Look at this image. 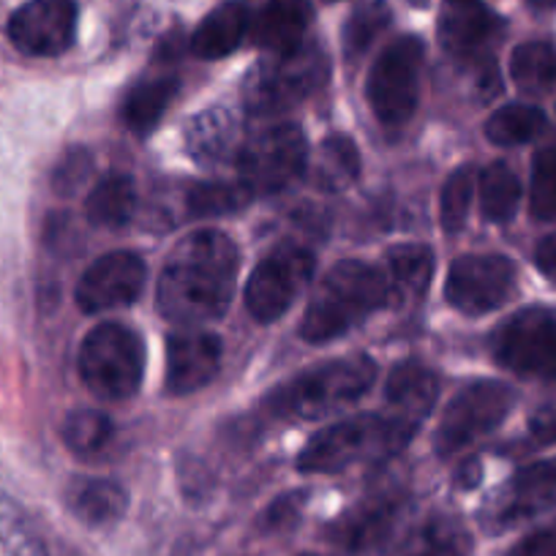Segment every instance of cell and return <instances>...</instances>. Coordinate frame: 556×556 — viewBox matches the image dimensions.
<instances>
[{"label": "cell", "instance_id": "1", "mask_svg": "<svg viewBox=\"0 0 556 556\" xmlns=\"http://www.w3.org/2000/svg\"><path fill=\"white\" fill-rule=\"evenodd\" d=\"M238 276V249L218 229H200L175 243L156 285V306L178 325L216 323L229 308Z\"/></svg>", "mask_w": 556, "mask_h": 556}, {"label": "cell", "instance_id": "2", "mask_svg": "<svg viewBox=\"0 0 556 556\" xmlns=\"http://www.w3.org/2000/svg\"><path fill=\"white\" fill-rule=\"evenodd\" d=\"M379 308H393L382 267L346 260L325 273L303 314L301 336L308 344H328L361 325Z\"/></svg>", "mask_w": 556, "mask_h": 556}, {"label": "cell", "instance_id": "3", "mask_svg": "<svg viewBox=\"0 0 556 556\" xmlns=\"http://www.w3.org/2000/svg\"><path fill=\"white\" fill-rule=\"evenodd\" d=\"M417 424L406 417L357 415L314 434L298 456V469L306 475H333L355 464L384 462L404 451Z\"/></svg>", "mask_w": 556, "mask_h": 556}, {"label": "cell", "instance_id": "4", "mask_svg": "<svg viewBox=\"0 0 556 556\" xmlns=\"http://www.w3.org/2000/svg\"><path fill=\"white\" fill-rule=\"evenodd\" d=\"M374 379H377V366L371 357H341L281 384L267 399V409L287 420H317L361 401L371 390Z\"/></svg>", "mask_w": 556, "mask_h": 556}, {"label": "cell", "instance_id": "5", "mask_svg": "<svg viewBox=\"0 0 556 556\" xmlns=\"http://www.w3.org/2000/svg\"><path fill=\"white\" fill-rule=\"evenodd\" d=\"M146 374V344L121 323H101L85 336L79 377L101 401L131 399Z\"/></svg>", "mask_w": 556, "mask_h": 556}, {"label": "cell", "instance_id": "6", "mask_svg": "<svg viewBox=\"0 0 556 556\" xmlns=\"http://www.w3.org/2000/svg\"><path fill=\"white\" fill-rule=\"evenodd\" d=\"M328 58L317 45H301L287 55H273L251 72L243 88L251 115L273 117L317 93L328 79Z\"/></svg>", "mask_w": 556, "mask_h": 556}, {"label": "cell", "instance_id": "7", "mask_svg": "<svg viewBox=\"0 0 556 556\" xmlns=\"http://www.w3.org/2000/svg\"><path fill=\"white\" fill-rule=\"evenodd\" d=\"M306 134L295 123L262 128L238 153L240 184L256 194H276L306 173Z\"/></svg>", "mask_w": 556, "mask_h": 556}, {"label": "cell", "instance_id": "8", "mask_svg": "<svg viewBox=\"0 0 556 556\" xmlns=\"http://www.w3.org/2000/svg\"><path fill=\"white\" fill-rule=\"evenodd\" d=\"M420 66H424V41L415 36L395 39L374 61L368 74V101L382 126H404L417 106L420 93Z\"/></svg>", "mask_w": 556, "mask_h": 556}, {"label": "cell", "instance_id": "9", "mask_svg": "<svg viewBox=\"0 0 556 556\" xmlns=\"http://www.w3.org/2000/svg\"><path fill=\"white\" fill-rule=\"evenodd\" d=\"M513 404H516V393L505 382L480 379V382L467 384L447 404L445 415L437 426V453L442 458L456 456L475 440L491 434L510 415Z\"/></svg>", "mask_w": 556, "mask_h": 556}, {"label": "cell", "instance_id": "10", "mask_svg": "<svg viewBox=\"0 0 556 556\" xmlns=\"http://www.w3.org/2000/svg\"><path fill=\"white\" fill-rule=\"evenodd\" d=\"M500 366L534 379H556V312L523 308L491 339Z\"/></svg>", "mask_w": 556, "mask_h": 556}, {"label": "cell", "instance_id": "11", "mask_svg": "<svg viewBox=\"0 0 556 556\" xmlns=\"http://www.w3.org/2000/svg\"><path fill=\"white\" fill-rule=\"evenodd\" d=\"M314 276V256L298 245H281L254 267L245 287V308L256 323H276L292 308Z\"/></svg>", "mask_w": 556, "mask_h": 556}, {"label": "cell", "instance_id": "12", "mask_svg": "<svg viewBox=\"0 0 556 556\" xmlns=\"http://www.w3.org/2000/svg\"><path fill=\"white\" fill-rule=\"evenodd\" d=\"M516 265L502 254L458 256L447 270L445 298L462 314L478 317L505 306L516 292Z\"/></svg>", "mask_w": 556, "mask_h": 556}, {"label": "cell", "instance_id": "13", "mask_svg": "<svg viewBox=\"0 0 556 556\" xmlns=\"http://www.w3.org/2000/svg\"><path fill=\"white\" fill-rule=\"evenodd\" d=\"M7 30L23 55L58 58L74 45L77 7L74 0H30L12 14Z\"/></svg>", "mask_w": 556, "mask_h": 556}, {"label": "cell", "instance_id": "14", "mask_svg": "<svg viewBox=\"0 0 556 556\" xmlns=\"http://www.w3.org/2000/svg\"><path fill=\"white\" fill-rule=\"evenodd\" d=\"M146 262L134 251H110L83 273L77 285V306L85 314L131 306L146 287Z\"/></svg>", "mask_w": 556, "mask_h": 556}, {"label": "cell", "instance_id": "15", "mask_svg": "<svg viewBox=\"0 0 556 556\" xmlns=\"http://www.w3.org/2000/svg\"><path fill=\"white\" fill-rule=\"evenodd\" d=\"M556 507V458L521 469L494 500L485 505L483 523L489 532H507L523 521Z\"/></svg>", "mask_w": 556, "mask_h": 556}, {"label": "cell", "instance_id": "16", "mask_svg": "<svg viewBox=\"0 0 556 556\" xmlns=\"http://www.w3.org/2000/svg\"><path fill=\"white\" fill-rule=\"evenodd\" d=\"M404 494L384 491V494L368 496L350 507L344 516L336 518L328 532L330 543L344 551L346 556H374L393 538L395 527L404 516Z\"/></svg>", "mask_w": 556, "mask_h": 556}, {"label": "cell", "instance_id": "17", "mask_svg": "<svg viewBox=\"0 0 556 556\" xmlns=\"http://www.w3.org/2000/svg\"><path fill=\"white\" fill-rule=\"evenodd\" d=\"M222 366V339L205 330H178L167 339V390L189 395L205 388Z\"/></svg>", "mask_w": 556, "mask_h": 556}, {"label": "cell", "instance_id": "18", "mask_svg": "<svg viewBox=\"0 0 556 556\" xmlns=\"http://www.w3.org/2000/svg\"><path fill=\"white\" fill-rule=\"evenodd\" d=\"M500 17L480 0H445L440 17V41L453 55H475L500 30Z\"/></svg>", "mask_w": 556, "mask_h": 556}, {"label": "cell", "instance_id": "19", "mask_svg": "<svg viewBox=\"0 0 556 556\" xmlns=\"http://www.w3.org/2000/svg\"><path fill=\"white\" fill-rule=\"evenodd\" d=\"M393 308L417 301L434 276V251L424 243H399L388 249L382 265Z\"/></svg>", "mask_w": 556, "mask_h": 556}, {"label": "cell", "instance_id": "20", "mask_svg": "<svg viewBox=\"0 0 556 556\" xmlns=\"http://www.w3.org/2000/svg\"><path fill=\"white\" fill-rule=\"evenodd\" d=\"M440 395V377L434 368L426 366L424 361H404L390 371L384 399L399 417H406L412 424H420L434 406Z\"/></svg>", "mask_w": 556, "mask_h": 556}, {"label": "cell", "instance_id": "21", "mask_svg": "<svg viewBox=\"0 0 556 556\" xmlns=\"http://www.w3.org/2000/svg\"><path fill=\"white\" fill-rule=\"evenodd\" d=\"M312 9L306 0H270L254 23L256 47L270 55H287L303 45Z\"/></svg>", "mask_w": 556, "mask_h": 556}, {"label": "cell", "instance_id": "22", "mask_svg": "<svg viewBox=\"0 0 556 556\" xmlns=\"http://www.w3.org/2000/svg\"><path fill=\"white\" fill-rule=\"evenodd\" d=\"M472 540L467 529L447 516H431L415 523L404 538L395 543L390 556H469Z\"/></svg>", "mask_w": 556, "mask_h": 556}, {"label": "cell", "instance_id": "23", "mask_svg": "<svg viewBox=\"0 0 556 556\" xmlns=\"http://www.w3.org/2000/svg\"><path fill=\"white\" fill-rule=\"evenodd\" d=\"M186 146L200 164H222L238 151V121L224 106L200 112L186 128Z\"/></svg>", "mask_w": 556, "mask_h": 556}, {"label": "cell", "instance_id": "24", "mask_svg": "<svg viewBox=\"0 0 556 556\" xmlns=\"http://www.w3.org/2000/svg\"><path fill=\"white\" fill-rule=\"evenodd\" d=\"M68 510L88 527H112L123 518L128 507L126 491L112 480L83 478L74 480L66 491Z\"/></svg>", "mask_w": 556, "mask_h": 556}, {"label": "cell", "instance_id": "25", "mask_svg": "<svg viewBox=\"0 0 556 556\" xmlns=\"http://www.w3.org/2000/svg\"><path fill=\"white\" fill-rule=\"evenodd\" d=\"M249 30V9L243 3H224L213 9L191 36V52L202 61H218L240 47Z\"/></svg>", "mask_w": 556, "mask_h": 556}, {"label": "cell", "instance_id": "26", "mask_svg": "<svg viewBox=\"0 0 556 556\" xmlns=\"http://www.w3.org/2000/svg\"><path fill=\"white\" fill-rule=\"evenodd\" d=\"M178 77H151L137 83L123 99V123L134 134L153 131V126L162 121V115L178 96Z\"/></svg>", "mask_w": 556, "mask_h": 556}, {"label": "cell", "instance_id": "27", "mask_svg": "<svg viewBox=\"0 0 556 556\" xmlns=\"http://www.w3.org/2000/svg\"><path fill=\"white\" fill-rule=\"evenodd\" d=\"M134 207H137V189L126 175H106L104 180L96 184L85 202L88 222L106 229L126 227L134 216Z\"/></svg>", "mask_w": 556, "mask_h": 556}, {"label": "cell", "instance_id": "28", "mask_svg": "<svg viewBox=\"0 0 556 556\" xmlns=\"http://www.w3.org/2000/svg\"><path fill=\"white\" fill-rule=\"evenodd\" d=\"M510 74L523 93H548L551 88H556V47H551L548 41H527L516 47L510 58Z\"/></svg>", "mask_w": 556, "mask_h": 556}, {"label": "cell", "instance_id": "29", "mask_svg": "<svg viewBox=\"0 0 556 556\" xmlns=\"http://www.w3.org/2000/svg\"><path fill=\"white\" fill-rule=\"evenodd\" d=\"M521 184L507 164H491L480 175V211L489 222L505 224L516 216Z\"/></svg>", "mask_w": 556, "mask_h": 556}, {"label": "cell", "instance_id": "30", "mask_svg": "<svg viewBox=\"0 0 556 556\" xmlns=\"http://www.w3.org/2000/svg\"><path fill=\"white\" fill-rule=\"evenodd\" d=\"M63 442L79 458H93L112 440V420L99 409H72L63 420Z\"/></svg>", "mask_w": 556, "mask_h": 556}, {"label": "cell", "instance_id": "31", "mask_svg": "<svg viewBox=\"0 0 556 556\" xmlns=\"http://www.w3.org/2000/svg\"><path fill=\"white\" fill-rule=\"evenodd\" d=\"M357 175H361V156L355 142L344 134L325 139L317 164V186H323L325 191H344L346 186L355 184Z\"/></svg>", "mask_w": 556, "mask_h": 556}, {"label": "cell", "instance_id": "32", "mask_svg": "<svg viewBox=\"0 0 556 556\" xmlns=\"http://www.w3.org/2000/svg\"><path fill=\"white\" fill-rule=\"evenodd\" d=\"M543 128L545 117L538 106L510 104L502 106V110H496L494 115L489 117V123H485V137H489L494 146L510 148L532 142Z\"/></svg>", "mask_w": 556, "mask_h": 556}, {"label": "cell", "instance_id": "33", "mask_svg": "<svg viewBox=\"0 0 556 556\" xmlns=\"http://www.w3.org/2000/svg\"><path fill=\"white\" fill-rule=\"evenodd\" d=\"M249 202L251 191L243 184H218V180L194 184L186 194V207L197 218L229 216V213L243 211Z\"/></svg>", "mask_w": 556, "mask_h": 556}, {"label": "cell", "instance_id": "34", "mask_svg": "<svg viewBox=\"0 0 556 556\" xmlns=\"http://www.w3.org/2000/svg\"><path fill=\"white\" fill-rule=\"evenodd\" d=\"M0 545L9 556H50L23 507L0 491Z\"/></svg>", "mask_w": 556, "mask_h": 556}, {"label": "cell", "instance_id": "35", "mask_svg": "<svg viewBox=\"0 0 556 556\" xmlns=\"http://www.w3.org/2000/svg\"><path fill=\"white\" fill-rule=\"evenodd\" d=\"M390 9L384 0H366L352 12L350 23L344 28V50L350 61L361 58L374 45L379 34L388 28Z\"/></svg>", "mask_w": 556, "mask_h": 556}, {"label": "cell", "instance_id": "36", "mask_svg": "<svg viewBox=\"0 0 556 556\" xmlns=\"http://www.w3.org/2000/svg\"><path fill=\"white\" fill-rule=\"evenodd\" d=\"M529 207L540 222H554L556 218V146L534 153Z\"/></svg>", "mask_w": 556, "mask_h": 556}, {"label": "cell", "instance_id": "37", "mask_svg": "<svg viewBox=\"0 0 556 556\" xmlns=\"http://www.w3.org/2000/svg\"><path fill=\"white\" fill-rule=\"evenodd\" d=\"M472 191H475V175L469 167H462L447 178L445 189H442L440 200V218L442 229L447 235H456L458 229L467 224L469 207H472Z\"/></svg>", "mask_w": 556, "mask_h": 556}, {"label": "cell", "instance_id": "38", "mask_svg": "<svg viewBox=\"0 0 556 556\" xmlns=\"http://www.w3.org/2000/svg\"><path fill=\"white\" fill-rule=\"evenodd\" d=\"M93 173V156L88 148H72L52 169V189L61 197H74Z\"/></svg>", "mask_w": 556, "mask_h": 556}, {"label": "cell", "instance_id": "39", "mask_svg": "<svg viewBox=\"0 0 556 556\" xmlns=\"http://www.w3.org/2000/svg\"><path fill=\"white\" fill-rule=\"evenodd\" d=\"M303 505H306V494L303 491H290V494L278 496L276 502L265 507V513L256 521L260 534H285L301 521Z\"/></svg>", "mask_w": 556, "mask_h": 556}, {"label": "cell", "instance_id": "40", "mask_svg": "<svg viewBox=\"0 0 556 556\" xmlns=\"http://www.w3.org/2000/svg\"><path fill=\"white\" fill-rule=\"evenodd\" d=\"M529 431L540 445H556V399L545 401L529 420Z\"/></svg>", "mask_w": 556, "mask_h": 556}, {"label": "cell", "instance_id": "41", "mask_svg": "<svg viewBox=\"0 0 556 556\" xmlns=\"http://www.w3.org/2000/svg\"><path fill=\"white\" fill-rule=\"evenodd\" d=\"M505 556H556V529H543L513 545Z\"/></svg>", "mask_w": 556, "mask_h": 556}, {"label": "cell", "instance_id": "42", "mask_svg": "<svg viewBox=\"0 0 556 556\" xmlns=\"http://www.w3.org/2000/svg\"><path fill=\"white\" fill-rule=\"evenodd\" d=\"M534 262H538L540 273L556 285V232L548 235V238L538 245V251H534Z\"/></svg>", "mask_w": 556, "mask_h": 556}, {"label": "cell", "instance_id": "43", "mask_svg": "<svg viewBox=\"0 0 556 556\" xmlns=\"http://www.w3.org/2000/svg\"><path fill=\"white\" fill-rule=\"evenodd\" d=\"M529 3H532V7H538V9H551V7H556V0H529Z\"/></svg>", "mask_w": 556, "mask_h": 556}, {"label": "cell", "instance_id": "44", "mask_svg": "<svg viewBox=\"0 0 556 556\" xmlns=\"http://www.w3.org/2000/svg\"><path fill=\"white\" fill-rule=\"evenodd\" d=\"M301 556H319V554H301Z\"/></svg>", "mask_w": 556, "mask_h": 556}]
</instances>
